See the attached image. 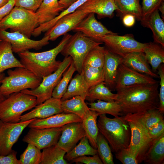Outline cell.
I'll return each instance as SVG.
<instances>
[{
	"instance_id": "bcb514c9",
	"label": "cell",
	"mask_w": 164,
	"mask_h": 164,
	"mask_svg": "<svg viewBox=\"0 0 164 164\" xmlns=\"http://www.w3.org/2000/svg\"><path fill=\"white\" fill-rule=\"evenodd\" d=\"M43 0H15V6L21 7L36 12Z\"/></svg>"
},
{
	"instance_id": "60d3db41",
	"label": "cell",
	"mask_w": 164,
	"mask_h": 164,
	"mask_svg": "<svg viewBox=\"0 0 164 164\" xmlns=\"http://www.w3.org/2000/svg\"><path fill=\"white\" fill-rule=\"evenodd\" d=\"M41 158V150L34 145L28 144L27 146L20 155L21 164H39Z\"/></svg>"
},
{
	"instance_id": "5b68a950",
	"label": "cell",
	"mask_w": 164,
	"mask_h": 164,
	"mask_svg": "<svg viewBox=\"0 0 164 164\" xmlns=\"http://www.w3.org/2000/svg\"><path fill=\"white\" fill-rule=\"evenodd\" d=\"M37 105L36 97L22 91L13 93L0 103V120L16 123L22 114Z\"/></svg>"
},
{
	"instance_id": "4316f807",
	"label": "cell",
	"mask_w": 164,
	"mask_h": 164,
	"mask_svg": "<svg viewBox=\"0 0 164 164\" xmlns=\"http://www.w3.org/2000/svg\"><path fill=\"white\" fill-rule=\"evenodd\" d=\"M89 87L84 79L82 73H78L72 78L67 90L61 99V101L79 96L85 99Z\"/></svg>"
},
{
	"instance_id": "6f0895ef",
	"label": "cell",
	"mask_w": 164,
	"mask_h": 164,
	"mask_svg": "<svg viewBox=\"0 0 164 164\" xmlns=\"http://www.w3.org/2000/svg\"><path fill=\"white\" fill-rule=\"evenodd\" d=\"M1 41L2 40L0 39V42H1Z\"/></svg>"
},
{
	"instance_id": "9a60e30c",
	"label": "cell",
	"mask_w": 164,
	"mask_h": 164,
	"mask_svg": "<svg viewBox=\"0 0 164 164\" xmlns=\"http://www.w3.org/2000/svg\"><path fill=\"white\" fill-rule=\"evenodd\" d=\"M157 81L147 75L138 72L122 63L119 66L115 89L136 85L153 84Z\"/></svg>"
},
{
	"instance_id": "e0dca14e",
	"label": "cell",
	"mask_w": 164,
	"mask_h": 164,
	"mask_svg": "<svg viewBox=\"0 0 164 164\" xmlns=\"http://www.w3.org/2000/svg\"><path fill=\"white\" fill-rule=\"evenodd\" d=\"M61 100L52 97L36 105L30 112L22 115L19 121H27L33 118L43 119L63 112Z\"/></svg>"
},
{
	"instance_id": "7bdbcfd3",
	"label": "cell",
	"mask_w": 164,
	"mask_h": 164,
	"mask_svg": "<svg viewBox=\"0 0 164 164\" xmlns=\"http://www.w3.org/2000/svg\"><path fill=\"white\" fill-rule=\"evenodd\" d=\"M115 157L123 164H138L136 156L128 147L116 152Z\"/></svg>"
},
{
	"instance_id": "2e32d148",
	"label": "cell",
	"mask_w": 164,
	"mask_h": 164,
	"mask_svg": "<svg viewBox=\"0 0 164 164\" xmlns=\"http://www.w3.org/2000/svg\"><path fill=\"white\" fill-rule=\"evenodd\" d=\"M86 136L82 121L69 123L63 126L61 134L57 144L67 153Z\"/></svg>"
},
{
	"instance_id": "277c9868",
	"label": "cell",
	"mask_w": 164,
	"mask_h": 164,
	"mask_svg": "<svg viewBox=\"0 0 164 164\" xmlns=\"http://www.w3.org/2000/svg\"><path fill=\"white\" fill-rule=\"evenodd\" d=\"M8 76L1 81L0 92L5 97L11 94L25 89H33L39 86L42 78L25 67L9 69Z\"/></svg>"
},
{
	"instance_id": "603a6c76",
	"label": "cell",
	"mask_w": 164,
	"mask_h": 164,
	"mask_svg": "<svg viewBox=\"0 0 164 164\" xmlns=\"http://www.w3.org/2000/svg\"><path fill=\"white\" fill-rule=\"evenodd\" d=\"M141 24L152 31L154 42L164 47V22L160 15L159 10H156L152 13L143 17Z\"/></svg>"
},
{
	"instance_id": "f5cc1de1",
	"label": "cell",
	"mask_w": 164,
	"mask_h": 164,
	"mask_svg": "<svg viewBox=\"0 0 164 164\" xmlns=\"http://www.w3.org/2000/svg\"><path fill=\"white\" fill-rule=\"evenodd\" d=\"M77 0H59V2L62 5L65 9L67 8Z\"/></svg>"
},
{
	"instance_id": "b9f144b4",
	"label": "cell",
	"mask_w": 164,
	"mask_h": 164,
	"mask_svg": "<svg viewBox=\"0 0 164 164\" xmlns=\"http://www.w3.org/2000/svg\"><path fill=\"white\" fill-rule=\"evenodd\" d=\"M87 0H77L67 8L61 12L53 20L41 24V29L44 32L47 31L52 27L60 18L66 15L74 12Z\"/></svg>"
},
{
	"instance_id": "74e56055",
	"label": "cell",
	"mask_w": 164,
	"mask_h": 164,
	"mask_svg": "<svg viewBox=\"0 0 164 164\" xmlns=\"http://www.w3.org/2000/svg\"><path fill=\"white\" fill-rule=\"evenodd\" d=\"M105 48L98 45L92 49L86 56L83 66H88L95 68H103Z\"/></svg>"
},
{
	"instance_id": "5bb4252c",
	"label": "cell",
	"mask_w": 164,
	"mask_h": 164,
	"mask_svg": "<svg viewBox=\"0 0 164 164\" xmlns=\"http://www.w3.org/2000/svg\"><path fill=\"white\" fill-rule=\"evenodd\" d=\"M88 14L77 9L58 19L52 27L46 32L44 36H48L49 40L54 41L59 36L73 30Z\"/></svg>"
},
{
	"instance_id": "30bf717a",
	"label": "cell",
	"mask_w": 164,
	"mask_h": 164,
	"mask_svg": "<svg viewBox=\"0 0 164 164\" xmlns=\"http://www.w3.org/2000/svg\"><path fill=\"white\" fill-rule=\"evenodd\" d=\"M97 41L104 43L108 50L122 57L132 52H143L147 44V43L136 40L131 34L122 36H118L117 33L108 34L100 37Z\"/></svg>"
},
{
	"instance_id": "52a82bcc",
	"label": "cell",
	"mask_w": 164,
	"mask_h": 164,
	"mask_svg": "<svg viewBox=\"0 0 164 164\" xmlns=\"http://www.w3.org/2000/svg\"><path fill=\"white\" fill-rule=\"evenodd\" d=\"M124 116L131 131L130 140L128 148L136 156L138 164L144 161L153 140L136 113L128 114Z\"/></svg>"
},
{
	"instance_id": "8d00e7d4",
	"label": "cell",
	"mask_w": 164,
	"mask_h": 164,
	"mask_svg": "<svg viewBox=\"0 0 164 164\" xmlns=\"http://www.w3.org/2000/svg\"><path fill=\"white\" fill-rule=\"evenodd\" d=\"M82 73L84 80L89 88L104 81V77L103 68H95L84 66Z\"/></svg>"
},
{
	"instance_id": "4dcf8cb0",
	"label": "cell",
	"mask_w": 164,
	"mask_h": 164,
	"mask_svg": "<svg viewBox=\"0 0 164 164\" xmlns=\"http://www.w3.org/2000/svg\"><path fill=\"white\" fill-rule=\"evenodd\" d=\"M102 82L89 88L85 100L90 102L100 100L105 101H112L116 100L117 94H114Z\"/></svg>"
},
{
	"instance_id": "ffe728a7",
	"label": "cell",
	"mask_w": 164,
	"mask_h": 164,
	"mask_svg": "<svg viewBox=\"0 0 164 164\" xmlns=\"http://www.w3.org/2000/svg\"><path fill=\"white\" fill-rule=\"evenodd\" d=\"M77 9L85 13L96 14L99 19L112 18L117 9L115 0H88Z\"/></svg>"
},
{
	"instance_id": "9f6ffc18",
	"label": "cell",
	"mask_w": 164,
	"mask_h": 164,
	"mask_svg": "<svg viewBox=\"0 0 164 164\" xmlns=\"http://www.w3.org/2000/svg\"><path fill=\"white\" fill-rule=\"evenodd\" d=\"M9 0H0V8L6 4Z\"/></svg>"
},
{
	"instance_id": "c3c4849f",
	"label": "cell",
	"mask_w": 164,
	"mask_h": 164,
	"mask_svg": "<svg viewBox=\"0 0 164 164\" xmlns=\"http://www.w3.org/2000/svg\"><path fill=\"white\" fill-rule=\"evenodd\" d=\"M148 132L149 136L153 140L164 134V120L159 122L155 126L148 130Z\"/></svg>"
},
{
	"instance_id": "7c38bea8",
	"label": "cell",
	"mask_w": 164,
	"mask_h": 164,
	"mask_svg": "<svg viewBox=\"0 0 164 164\" xmlns=\"http://www.w3.org/2000/svg\"><path fill=\"white\" fill-rule=\"evenodd\" d=\"M0 39L9 43L13 52L18 53L30 49L40 50L49 43L48 36H44L40 40H35L19 32H9L1 29Z\"/></svg>"
},
{
	"instance_id": "6da1fadb",
	"label": "cell",
	"mask_w": 164,
	"mask_h": 164,
	"mask_svg": "<svg viewBox=\"0 0 164 164\" xmlns=\"http://www.w3.org/2000/svg\"><path fill=\"white\" fill-rule=\"evenodd\" d=\"M159 82L153 84L136 85L118 90L115 100L123 116L159 109Z\"/></svg>"
},
{
	"instance_id": "816d5d0a",
	"label": "cell",
	"mask_w": 164,
	"mask_h": 164,
	"mask_svg": "<svg viewBox=\"0 0 164 164\" xmlns=\"http://www.w3.org/2000/svg\"><path fill=\"white\" fill-rule=\"evenodd\" d=\"M135 18L133 15L127 14L123 16L122 19L124 26L127 27H131L134 26L135 23Z\"/></svg>"
},
{
	"instance_id": "db71d44e",
	"label": "cell",
	"mask_w": 164,
	"mask_h": 164,
	"mask_svg": "<svg viewBox=\"0 0 164 164\" xmlns=\"http://www.w3.org/2000/svg\"><path fill=\"white\" fill-rule=\"evenodd\" d=\"M158 10L161 13L162 19L164 20V2L163 1L160 4L158 8Z\"/></svg>"
},
{
	"instance_id": "8992f818",
	"label": "cell",
	"mask_w": 164,
	"mask_h": 164,
	"mask_svg": "<svg viewBox=\"0 0 164 164\" xmlns=\"http://www.w3.org/2000/svg\"><path fill=\"white\" fill-rule=\"evenodd\" d=\"M39 26L35 12L23 8L14 6L9 13L0 21V29H10L30 38L34 30Z\"/></svg>"
},
{
	"instance_id": "d6a6232c",
	"label": "cell",
	"mask_w": 164,
	"mask_h": 164,
	"mask_svg": "<svg viewBox=\"0 0 164 164\" xmlns=\"http://www.w3.org/2000/svg\"><path fill=\"white\" fill-rule=\"evenodd\" d=\"M140 0H115L117 9V15L121 18L124 15L130 14L134 16L138 20L142 18V7Z\"/></svg>"
},
{
	"instance_id": "8fae6325",
	"label": "cell",
	"mask_w": 164,
	"mask_h": 164,
	"mask_svg": "<svg viewBox=\"0 0 164 164\" xmlns=\"http://www.w3.org/2000/svg\"><path fill=\"white\" fill-rule=\"evenodd\" d=\"M36 118L23 121L10 123L0 120V154L6 155L12 150L24 129Z\"/></svg>"
},
{
	"instance_id": "681fc988",
	"label": "cell",
	"mask_w": 164,
	"mask_h": 164,
	"mask_svg": "<svg viewBox=\"0 0 164 164\" xmlns=\"http://www.w3.org/2000/svg\"><path fill=\"white\" fill-rule=\"evenodd\" d=\"M17 152L12 150L6 155L0 154V164H21L16 157Z\"/></svg>"
},
{
	"instance_id": "3957f363",
	"label": "cell",
	"mask_w": 164,
	"mask_h": 164,
	"mask_svg": "<svg viewBox=\"0 0 164 164\" xmlns=\"http://www.w3.org/2000/svg\"><path fill=\"white\" fill-rule=\"evenodd\" d=\"M97 121L99 131L110 144L113 152H117L129 144L130 128L124 116L110 118L106 114L99 115Z\"/></svg>"
},
{
	"instance_id": "44dd1931",
	"label": "cell",
	"mask_w": 164,
	"mask_h": 164,
	"mask_svg": "<svg viewBox=\"0 0 164 164\" xmlns=\"http://www.w3.org/2000/svg\"><path fill=\"white\" fill-rule=\"evenodd\" d=\"M122 57L111 52L105 48L103 67L105 85L111 91L115 89L118 69L122 63Z\"/></svg>"
},
{
	"instance_id": "836d02e7",
	"label": "cell",
	"mask_w": 164,
	"mask_h": 164,
	"mask_svg": "<svg viewBox=\"0 0 164 164\" xmlns=\"http://www.w3.org/2000/svg\"><path fill=\"white\" fill-rule=\"evenodd\" d=\"M87 104L90 105L89 108L96 111L99 115L108 114L118 117L123 116L121 113L120 106L116 101H105L97 100V102H93Z\"/></svg>"
},
{
	"instance_id": "f1b7e54d",
	"label": "cell",
	"mask_w": 164,
	"mask_h": 164,
	"mask_svg": "<svg viewBox=\"0 0 164 164\" xmlns=\"http://www.w3.org/2000/svg\"><path fill=\"white\" fill-rule=\"evenodd\" d=\"M85 100L81 97L77 96L70 99L61 101V107L63 112L74 114L82 119L89 110Z\"/></svg>"
},
{
	"instance_id": "ee69618b",
	"label": "cell",
	"mask_w": 164,
	"mask_h": 164,
	"mask_svg": "<svg viewBox=\"0 0 164 164\" xmlns=\"http://www.w3.org/2000/svg\"><path fill=\"white\" fill-rule=\"evenodd\" d=\"M157 74L160 79V87L159 91V110L162 114L164 113V66L161 64L158 67Z\"/></svg>"
},
{
	"instance_id": "11a10c76",
	"label": "cell",
	"mask_w": 164,
	"mask_h": 164,
	"mask_svg": "<svg viewBox=\"0 0 164 164\" xmlns=\"http://www.w3.org/2000/svg\"><path fill=\"white\" fill-rule=\"evenodd\" d=\"M5 77V74L3 73H0V84L2 80ZM6 97L4 96L0 92V103Z\"/></svg>"
},
{
	"instance_id": "f6af8a7d",
	"label": "cell",
	"mask_w": 164,
	"mask_h": 164,
	"mask_svg": "<svg viewBox=\"0 0 164 164\" xmlns=\"http://www.w3.org/2000/svg\"><path fill=\"white\" fill-rule=\"evenodd\" d=\"M164 0H142V16L153 12L158 8Z\"/></svg>"
},
{
	"instance_id": "f546056e",
	"label": "cell",
	"mask_w": 164,
	"mask_h": 164,
	"mask_svg": "<svg viewBox=\"0 0 164 164\" xmlns=\"http://www.w3.org/2000/svg\"><path fill=\"white\" fill-rule=\"evenodd\" d=\"M164 160V134L153 140L143 161L150 164H162Z\"/></svg>"
},
{
	"instance_id": "f907efd6",
	"label": "cell",
	"mask_w": 164,
	"mask_h": 164,
	"mask_svg": "<svg viewBox=\"0 0 164 164\" xmlns=\"http://www.w3.org/2000/svg\"><path fill=\"white\" fill-rule=\"evenodd\" d=\"M15 5V0H9L6 4L0 8V21L9 13Z\"/></svg>"
},
{
	"instance_id": "d6986e66",
	"label": "cell",
	"mask_w": 164,
	"mask_h": 164,
	"mask_svg": "<svg viewBox=\"0 0 164 164\" xmlns=\"http://www.w3.org/2000/svg\"><path fill=\"white\" fill-rule=\"evenodd\" d=\"M82 121L80 117L74 114L62 112L45 118H36L28 126L29 128H58L69 123Z\"/></svg>"
},
{
	"instance_id": "e575fe53",
	"label": "cell",
	"mask_w": 164,
	"mask_h": 164,
	"mask_svg": "<svg viewBox=\"0 0 164 164\" xmlns=\"http://www.w3.org/2000/svg\"><path fill=\"white\" fill-rule=\"evenodd\" d=\"M97 153V149L91 145L88 138L85 136L80 140L77 145L65 155L64 159L67 161H70L78 157L87 155L93 156Z\"/></svg>"
},
{
	"instance_id": "484cf974",
	"label": "cell",
	"mask_w": 164,
	"mask_h": 164,
	"mask_svg": "<svg viewBox=\"0 0 164 164\" xmlns=\"http://www.w3.org/2000/svg\"><path fill=\"white\" fill-rule=\"evenodd\" d=\"M11 44L9 42H0V73L7 69L24 67L20 60L14 56Z\"/></svg>"
},
{
	"instance_id": "cb8c5ba5",
	"label": "cell",
	"mask_w": 164,
	"mask_h": 164,
	"mask_svg": "<svg viewBox=\"0 0 164 164\" xmlns=\"http://www.w3.org/2000/svg\"><path fill=\"white\" fill-rule=\"evenodd\" d=\"M59 0H43L36 12L39 25L54 19L65 9Z\"/></svg>"
},
{
	"instance_id": "ac0fdd59",
	"label": "cell",
	"mask_w": 164,
	"mask_h": 164,
	"mask_svg": "<svg viewBox=\"0 0 164 164\" xmlns=\"http://www.w3.org/2000/svg\"><path fill=\"white\" fill-rule=\"evenodd\" d=\"M73 30L81 32L97 41L100 36L116 33L108 30L98 21L94 13L89 14Z\"/></svg>"
},
{
	"instance_id": "4fadbf2b",
	"label": "cell",
	"mask_w": 164,
	"mask_h": 164,
	"mask_svg": "<svg viewBox=\"0 0 164 164\" xmlns=\"http://www.w3.org/2000/svg\"><path fill=\"white\" fill-rule=\"evenodd\" d=\"M63 129V126L49 128H30L22 140L32 144L39 149L56 144L57 143Z\"/></svg>"
},
{
	"instance_id": "1f68e13d",
	"label": "cell",
	"mask_w": 164,
	"mask_h": 164,
	"mask_svg": "<svg viewBox=\"0 0 164 164\" xmlns=\"http://www.w3.org/2000/svg\"><path fill=\"white\" fill-rule=\"evenodd\" d=\"M66 152L57 144L43 149L40 164H68L64 159Z\"/></svg>"
},
{
	"instance_id": "ba28073f",
	"label": "cell",
	"mask_w": 164,
	"mask_h": 164,
	"mask_svg": "<svg viewBox=\"0 0 164 164\" xmlns=\"http://www.w3.org/2000/svg\"><path fill=\"white\" fill-rule=\"evenodd\" d=\"M102 43L98 42L82 33L77 32L72 35L61 52L65 56H70L78 73H82L84 60L89 52Z\"/></svg>"
},
{
	"instance_id": "7402d4cb",
	"label": "cell",
	"mask_w": 164,
	"mask_h": 164,
	"mask_svg": "<svg viewBox=\"0 0 164 164\" xmlns=\"http://www.w3.org/2000/svg\"><path fill=\"white\" fill-rule=\"evenodd\" d=\"M122 63L139 73L153 78H159L158 75L151 70L143 52H134L125 55L122 57Z\"/></svg>"
},
{
	"instance_id": "83f0119b",
	"label": "cell",
	"mask_w": 164,
	"mask_h": 164,
	"mask_svg": "<svg viewBox=\"0 0 164 164\" xmlns=\"http://www.w3.org/2000/svg\"><path fill=\"white\" fill-rule=\"evenodd\" d=\"M143 53L152 71L155 73L159 66L164 63V48L158 43L151 42L147 43Z\"/></svg>"
},
{
	"instance_id": "7dc6e473",
	"label": "cell",
	"mask_w": 164,
	"mask_h": 164,
	"mask_svg": "<svg viewBox=\"0 0 164 164\" xmlns=\"http://www.w3.org/2000/svg\"><path fill=\"white\" fill-rule=\"evenodd\" d=\"M72 162L81 163L86 164H103L98 153L92 156L84 155L77 157L73 159Z\"/></svg>"
},
{
	"instance_id": "d4e9b609",
	"label": "cell",
	"mask_w": 164,
	"mask_h": 164,
	"mask_svg": "<svg viewBox=\"0 0 164 164\" xmlns=\"http://www.w3.org/2000/svg\"><path fill=\"white\" fill-rule=\"evenodd\" d=\"M99 115L96 111L89 109L82 119V121L86 136L91 145L96 149H97V138L99 132L97 121Z\"/></svg>"
},
{
	"instance_id": "f35d334b",
	"label": "cell",
	"mask_w": 164,
	"mask_h": 164,
	"mask_svg": "<svg viewBox=\"0 0 164 164\" xmlns=\"http://www.w3.org/2000/svg\"><path fill=\"white\" fill-rule=\"evenodd\" d=\"M96 144L98 155L104 164H114L113 156L108 142L99 132L97 138Z\"/></svg>"
},
{
	"instance_id": "ab89813d",
	"label": "cell",
	"mask_w": 164,
	"mask_h": 164,
	"mask_svg": "<svg viewBox=\"0 0 164 164\" xmlns=\"http://www.w3.org/2000/svg\"><path fill=\"white\" fill-rule=\"evenodd\" d=\"M136 114L148 131L164 120L163 114L158 109Z\"/></svg>"
},
{
	"instance_id": "7a4b0ae2",
	"label": "cell",
	"mask_w": 164,
	"mask_h": 164,
	"mask_svg": "<svg viewBox=\"0 0 164 164\" xmlns=\"http://www.w3.org/2000/svg\"><path fill=\"white\" fill-rule=\"evenodd\" d=\"M54 48L39 52L25 51L18 53L20 61L24 67L39 77L43 78L52 73L59 67L61 61L56 58L67 43L72 35L67 33Z\"/></svg>"
},
{
	"instance_id": "d590c367",
	"label": "cell",
	"mask_w": 164,
	"mask_h": 164,
	"mask_svg": "<svg viewBox=\"0 0 164 164\" xmlns=\"http://www.w3.org/2000/svg\"><path fill=\"white\" fill-rule=\"evenodd\" d=\"M76 71V68L72 61L69 67L63 73L62 78L55 87L52 94V97L61 100L66 92L69 84Z\"/></svg>"
},
{
	"instance_id": "9c48e42d",
	"label": "cell",
	"mask_w": 164,
	"mask_h": 164,
	"mask_svg": "<svg viewBox=\"0 0 164 164\" xmlns=\"http://www.w3.org/2000/svg\"><path fill=\"white\" fill-rule=\"evenodd\" d=\"M72 61L70 56H65L58 68L52 73L43 77L41 83L36 88L33 89H25L22 91L35 96L37 105L51 98L55 87Z\"/></svg>"
}]
</instances>
